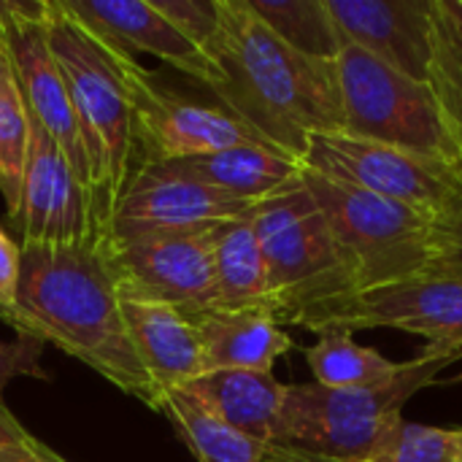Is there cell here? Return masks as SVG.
<instances>
[{"mask_svg": "<svg viewBox=\"0 0 462 462\" xmlns=\"http://www.w3.org/2000/svg\"><path fill=\"white\" fill-rule=\"evenodd\" d=\"M35 441L38 439L11 414V409L0 398V447H8V444H35Z\"/></svg>", "mask_w": 462, "mask_h": 462, "instance_id": "d6a6232c", "label": "cell"}, {"mask_svg": "<svg viewBox=\"0 0 462 462\" xmlns=\"http://www.w3.org/2000/svg\"><path fill=\"white\" fill-rule=\"evenodd\" d=\"M295 328L311 333L403 330L428 338V349L462 357V276L420 273L395 284L349 295L338 303L314 309L295 319Z\"/></svg>", "mask_w": 462, "mask_h": 462, "instance_id": "9c48e42d", "label": "cell"}, {"mask_svg": "<svg viewBox=\"0 0 462 462\" xmlns=\"http://www.w3.org/2000/svg\"><path fill=\"white\" fill-rule=\"evenodd\" d=\"M428 87L462 149V0H433Z\"/></svg>", "mask_w": 462, "mask_h": 462, "instance_id": "cb8c5ba5", "label": "cell"}, {"mask_svg": "<svg viewBox=\"0 0 462 462\" xmlns=\"http://www.w3.org/2000/svg\"><path fill=\"white\" fill-rule=\"evenodd\" d=\"M433 273L462 276V206L449 217L430 222V265ZM425 271V273H428Z\"/></svg>", "mask_w": 462, "mask_h": 462, "instance_id": "f1b7e54d", "label": "cell"}, {"mask_svg": "<svg viewBox=\"0 0 462 462\" xmlns=\"http://www.w3.org/2000/svg\"><path fill=\"white\" fill-rule=\"evenodd\" d=\"M19 265H22V249H19V244L0 227V319L8 317L11 309L16 306Z\"/></svg>", "mask_w": 462, "mask_h": 462, "instance_id": "4dcf8cb0", "label": "cell"}, {"mask_svg": "<svg viewBox=\"0 0 462 462\" xmlns=\"http://www.w3.org/2000/svg\"><path fill=\"white\" fill-rule=\"evenodd\" d=\"M0 462H68L62 455L51 452L43 441L35 444H8L0 447Z\"/></svg>", "mask_w": 462, "mask_h": 462, "instance_id": "1f68e13d", "label": "cell"}, {"mask_svg": "<svg viewBox=\"0 0 462 462\" xmlns=\"http://www.w3.org/2000/svg\"><path fill=\"white\" fill-rule=\"evenodd\" d=\"M460 433H462V428H460Z\"/></svg>", "mask_w": 462, "mask_h": 462, "instance_id": "8d00e7d4", "label": "cell"}, {"mask_svg": "<svg viewBox=\"0 0 462 462\" xmlns=\"http://www.w3.org/2000/svg\"><path fill=\"white\" fill-rule=\"evenodd\" d=\"M162 165L254 206L303 187L306 176V165L300 160L268 143H241L214 154L173 160Z\"/></svg>", "mask_w": 462, "mask_h": 462, "instance_id": "ac0fdd59", "label": "cell"}, {"mask_svg": "<svg viewBox=\"0 0 462 462\" xmlns=\"http://www.w3.org/2000/svg\"><path fill=\"white\" fill-rule=\"evenodd\" d=\"M268 462H338L303 452V449H292V447H268Z\"/></svg>", "mask_w": 462, "mask_h": 462, "instance_id": "e575fe53", "label": "cell"}, {"mask_svg": "<svg viewBox=\"0 0 462 462\" xmlns=\"http://www.w3.org/2000/svg\"><path fill=\"white\" fill-rule=\"evenodd\" d=\"M462 357L425 349L422 357L401 363V371L379 384L330 390L322 384H290L276 441L338 462L368 460L403 422L401 409L439 374Z\"/></svg>", "mask_w": 462, "mask_h": 462, "instance_id": "277c9868", "label": "cell"}, {"mask_svg": "<svg viewBox=\"0 0 462 462\" xmlns=\"http://www.w3.org/2000/svg\"><path fill=\"white\" fill-rule=\"evenodd\" d=\"M11 225L19 246H70L103 236L95 222L89 192L32 114L19 208L14 211Z\"/></svg>", "mask_w": 462, "mask_h": 462, "instance_id": "8fae6325", "label": "cell"}, {"mask_svg": "<svg viewBox=\"0 0 462 462\" xmlns=\"http://www.w3.org/2000/svg\"><path fill=\"white\" fill-rule=\"evenodd\" d=\"M122 309L135 349L160 395L181 390L206 374L200 333L189 314L130 295H122Z\"/></svg>", "mask_w": 462, "mask_h": 462, "instance_id": "e0dca14e", "label": "cell"}, {"mask_svg": "<svg viewBox=\"0 0 462 462\" xmlns=\"http://www.w3.org/2000/svg\"><path fill=\"white\" fill-rule=\"evenodd\" d=\"M16 306L5 325L76 357L119 393L160 411L162 395L130 336L111 238L70 246H19Z\"/></svg>", "mask_w": 462, "mask_h": 462, "instance_id": "6da1fadb", "label": "cell"}, {"mask_svg": "<svg viewBox=\"0 0 462 462\" xmlns=\"http://www.w3.org/2000/svg\"><path fill=\"white\" fill-rule=\"evenodd\" d=\"M252 11L290 49L336 62L346 41L328 8V0H246Z\"/></svg>", "mask_w": 462, "mask_h": 462, "instance_id": "603a6c76", "label": "cell"}, {"mask_svg": "<svg viewBox=\"0 0 462 462\" xmlns=\"http://www.w3.org/2000/svg\"><path fill=\"white\" fill-rule=\"evenodd\" d=\"M360 462H462V433L403 420L379 452Z\"/></svg>", "mask_w": 462, "mask_h": 462, "instance_id": "4316f807", "label": "cell"}, {"mask_svg": "<svg viewBox=\"0 0 462 462\" xmlns=\"http://www.w3.org/2000/svg\"><path fill=\"white\" fill-rule=\"evenodd\" d=\"M217 309H268V268L249 217L214 225Z\"/></svg>", "mask_w": 462, "mask_h": 462, "instance_id": "44dd1931", "label": "cell"}, {"mask_svg": "<svg viewBox=\"0 0 462 462\" xmlns=\"http://www.w3.org/2000/svg\"><path fill=\"white\" fill-rule=\"evenodd\" d=\"M271 290V311L295 325L303 314L357 295L355 273L306 187L263 200L249 214Z\"/></svg>", "mask_w": 462, "mask_h": 462, "instance_id": "5b68a950", "label": "cell"}, {"mask_svg": "<svg viewBox=\"0 0 462 462\" xmlns=\"http://www.w3.org/2000/svg\"><path fill=\"white\" fill-rule=\"evenodd\" d=\"M46 11H49V0H30V8L16 19L8 35V51L14 60V70H16V79L27 103V111L46 127V133L62 149L76 179L92 198L89 157L84 149V138H81V127L73 111L68 81L49 43Z\"/></svg>", "mask_w": 462, "mask_h": 462, "instance_id": "5bb4252c", "label": "cell"}, {"mask_svg": "<svg viewBox=\"0 0 462 462\" xmlns=\"http://www.w3.org/2000/svg\"><path fill=\"white\" fill-rule=\"evenodd\" d=\"M336 65L346 135L462 162V149L428 81L409 79L352 43L344 46Z\"/></svg>", "mask_w": 462, "mask_h": 462, "instance_id": "52a82bcc", "label": "cell"}, {"mask_svg": "<svg viewBox=\"0 0 462 462\" xmlns=\"http://www.w3.org/2000/svg\"><path fill=\"white\" fill-rule=\"evenodd\" d=\"M306 360L314 371L317 384L330 390H355L393 379L401 363L387 360L376 349L360 346L352 333L328 330L319 333L317 344L306 349Z\"/></svg>", "mask_w": 462, "mask_h": 462, "instance_id": "d4e9b609", "label": "cell"}, {"mask_svg": "<svg viewBox=\"0 0 462 462\" xmlns=\"http://www.w3.org/2000/svg\"><path fill=\"white\" fill-rule=\"evenodd\" d=\"M208 57L222 70L211 92L265 143L306 160L314 135L344 133L338 60L290 49L246 0H219V35Z\"/></svg>", "mask_w": 462, "mask_h": 462, "instance_id": "7a4b0ae2", "label": "cell"}, {"mask_svg": "<svg viewBox=\"0 0 462 462\" xmlns=\"http://www.w3.org/2000/svg\"><path fill=\"white\" fill-rule=\"evenodd\" d=\"M30 149V111L14 70L8 43H0V192L8 217L19 208V192Z\"/></svg>", "mask_w": 462, "mask_h": 462, "instance_id": "484cf974", "label": "cell"}, {"mask_svg": "<svg viewBox=\"0 0 462 462\" xmlns=\"http://www.w3.org/2000/svg\"><path fill=\"white\" fill-rule=\"evenodd\" d=\"M46 32L89 157L95 222L108 236L111 217L141 171L135 84L146 70L133 54L79 24L60 0H49Z\"/></svg>", "mask_w": 462, "mask_h": 462, "instance_id": "3957f363", "label": "cell"}, {"mask_svg": "<svg viewBox=\"0 0 462 462\" xmlns=\"http://www.w3.org/2000/svg\"><path fill=\"white\" fill-rule=\"evenodd\" d=\"M30 8V0H0V43H8V35L16 19Z\"/></svg>", "mask_w": 462, "mask_h": 462, "instance_id": "836d02e7", "label": "cell"}, {"mask_svg": "<svg viewBox=\"0 0 462 462\" xmlns=\"http://www.w3.org/2000/svg\"><path fill=\"white\" fill-rule=\"evenodd\" d=\"M455 382H462V376H457V379H455Z\"/></svg>", "mask_w": 462, "mask_h": 462, "instance_id": "d590c367", "label": "cell"}, {"mask_svg": "<svg viewBox=\"0 0 462 462\" xmlns=\"http://www.w3.org/2000/svg\"><path fill=\"white\" fill-rule=\"evenodd\" d=\"M208 371H273L295 349L268 309H211L192 317Z\"/></svg>", "mask_w": 462, "mask_h": 462, "instance_id": "d6986e66", "label": "cell"}, {"mask_svg": "<svg viewBox=\"0 0 462 462\" xmlns=\"http://www.w3.org/2000/svg\"><path fill=\"white\" fill-rule=\"evenodd\" d=\"M154 8L171 19L206 54L219 35V0H152Z\"/></svg>", "mask_w": 462, "mask_h": 462, "instance_id": "83f0119b", "label": "cell"}, {"mask_svg": "<svg viewBox=\"0 0 462 462\" xmlns=\"http://www.w3.org/2000/svg\"><path fill=\"white\" fill-rule=\"evenodd\" d=\"M346 43L398 73L428 81L433 0H328Z\"/></svg>", "mask_w": 462, "mask_h": 462, "instance_id": "2e32d148", "label": "cell"}, {"mask_svg": "<svg viewBox=\"0 0 462 462\" xmlns=\"http://www.w3.org/2000/svg\"><path fill=\"white\" fill-rule=\"evenodd\" d=\"M135 116L141 168L214 154L241 143H265L225 106H208L179 95L157 84L149 73L135 84Z\"/></svg>", "mask_w": 462, "mask_h": 462, "instance_id": "7c38bea8", "label": "cell"}, {"mask_svg": "<svg viewBox=\"0 0 462 462\" xmlns=\"http://www.w3.org/2000/svg\"><path fill=\"white\" fill-rule=\"evenodd\" d=\"M287 387L273 371H208L181 387L208 414L244 436L273 444L287 401Z\"/></svg>", "mask_w": 462, "mask_h": 462, "instance_id": "ffe728a7", "label": "cell"}, {"mask_svg": "<svg viewBox=\"0 0 462 462\" xmlns=\"http://www.w3.org/2000/svg\"><path fill=\"white\" fill-rule=\"evenodd\" d=\"M122 295L168 303L189 317L217 309L214 225L111 241Z\"/></svg>", "mask_w": 462, "mask_h": 462, "instance_id": "30bf717a", "label": "cell"}, {"mask_svg": "<svg viewBox=\"0 0 462 462\" xmlns=\"http://www.w3.org/2000/svg\"><path fill=\"white\" fill-rule=\"evenodd\" d=\"M62 8L97 38L133 51H146L214 89L222 84L219 65L192 43L152 0H60Z\"/></svg>", "mask_w": 462, "mask_h": 462, "instance_id": "9a60e30c", "label": "cell"}, {"mask_svg": "<svg viewBox=\"0 0 462 462\" xmlns=\"http://www.w3.org/2000/svg\"><path fill=\"white\" fill-rule=\"evenodd\" d=\"M254 203L214 189L168 165H146L125 189L111 225V241H127L146 233L187 230L249 217Z\"/></svg>", "mask_w": 462, "mask_h": 462, "instance_id": "4fadbf2b", "label": "cell"}, {"mask_svg": "<svg viewBox=\"0 0 462 462\" xmlns=\"http://www.w3.org/2000/svg\"><path fill=\"white\" fill-rule=\"evenodd\" d=\"M160 414L173 425L176 436L198 462H268V444L225 425L184 390L165 393Z\"/></svg>", "mask_w": 462, "mask_h": 462, "instance_id": "7402d4cb", "label": "cell"}, {"mask_svg": "<svg viewBox=\"0 0 462 462\" xmlns=\"http://www.w3.org/2000/svg\"><path fill=\"white\" fill-rule=\"evenodd\" d=\"M303 187L322 208L352 273L357 292L420 276L430 265V222L417 211L319 176L306 168Z\"/></svg>", "mask_w": 462, "mask_h": 462, "instance_id": "8992f818", "label": "cell"}, {"mask_svg": "<svg viewBox=\"0 0 462 462\" xmlns=\"http://www.w3.org/2000/svg\"><path fill=\"white\" fill-rule=\"evenodd\" d=\"M41 355H43V344L30 336H16L14 341H0V398H3V390L19 376L46 379V374L41 368Z\"/></svg>", "mask_w": 462, "mask_h": 462, "instance_id": "f546056e", "label": "cell"}, {"mask_svg": "<svg viewBox=\"0 0 462 462\" xmlns=\"http://www.w3.org/2000/svg\"><path fill=\"white\" fill-rule=\"evenodd\" d=\"M303 165L319 176L390 198L428 222L462 206V162L374 143L346 133L314 135Z\"/></svg>", "mask_w": 462, "mask_h": 462, "instance_id": "ba28073f", "label": "cell"}]
</instances>
